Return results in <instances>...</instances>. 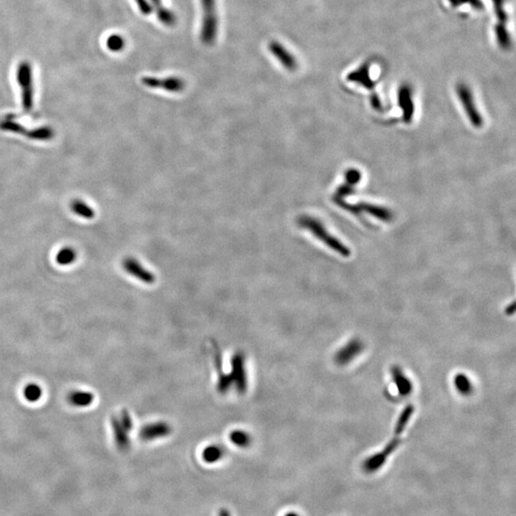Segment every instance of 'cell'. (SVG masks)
Here are the masks:
<instances>
[{
    "label": "cell",
    "instance_id": "83f0119b",
    "mask_svg": "<svg viewBox=\"0 0 516 516\" xmlns=\"http://www.w3.org/2000/svg\"><path fill=\"white\" fill-rule=\"evenodd\" d=\"M493 4H494V7H495V13L496 15H497V18H498V23L500 24H506V22L508 21V15H507V13L504 9V4H505V0H492Z\"/></svg>",
    "mask_w": 516,
    "mask_h": 516
},
{
    "label": "cell",
    "instance_id": "d6986e66",
    "mask_svg": "<svg viewBox=\"0 0 516 516\" xmlns=\"http://www.w3.org/2000/svg\"><path fill=\"white\" fill-rule=\"evenodd\" d=\"M225 451L223 447L217 445H212L206 447L202 453L203 461L206 464H215L217 462L220 461L221 459L224 457Z\"/></svg>",
    "mask_w": 516,
    "mask_h": 516
},
{
    "label": "cell",
    "instance_id": "52a82bcc",
    "mask_svg": "<svg viewBox=\"0 0 516 516\" xmlns=\"http://www.w3.org/2000/svg\"><path fill=\"white\" fill-rule=\"evenodd\" d=\"M143 84L152 89H162L169 93H179L185 89L186 83L183 79L177 77H168L165 79H159L153 77H145L142 80Z\"/></svg>",
    "mask_w": 516,
    "mask_h": 516
},
{
    "label": "cell",
    "instance_id": "3957f363",
    "mask_svg": "<svg viewBox=\"0 0 516 516\" xmlns=\"http://www.w3.org/2000/svg\"><path fill=\"white\" fill-rule=\"evenodd\" d=\"M111 427L118 448L122 451L127 450L130 447V432L133 428V421L128 410L123 409L119 415L113 416Z\"/></svg>",
    "mask_w": 516,
    "mask_h": 516
},
{
    "label": "cell",
    "instance_id": "44dd1931",
    "mask_svg": "<svg viewBox=\"0 0 516 516\" xmlns=\"http://www.w3.org/2000/svg\"><path fill=\"white\" fill-rule=\"evenodd\" d=\"M55 132L48 126H41L34 129H29L26 137L35 141H50L54 137Z\"/></svg>",
    "mask_w": 516,
    "mask_h": 516
},
{
    "label": "cell",
    "instance_id": "1f68e13d",
    "mask_svg": "<svg viewBox=\"0 0 516 516\" xmlns=\"http://www.w3.org/2000/svg\"><path fill=\"white\" fill-rule=\"evenodd\" d=\"M138 6L140 11L144 14H150L152 12V8L150 4L146 0H136Z\"/></svg>",
    "mask_w": 516,
    "mask_h": 516
},
{
    "label": "cell",
    "instance_id": "e0dca14e",
    "mask_svg": "<svg viewBox=\"0 0 516 516\" xmlns=\"http://www.w3.org/2000/svg\"><path fill=\"white\" fill-rule=\"evenodd\" d=\"M358 211H365V213L375 216L376 218L383 221H390L392 219V214L389 209L381 207V206H375L367 203H360L358 206H356Z\"/></svg>",
    "mask_w": 516,
    "mask_h": 516
},
{
    "label": "cell",
    "instance_id": "5bb4252c",
    "mask_svg": "<svg viewBox=\"0 0 516 516\" xmlns=\"http://www.w3.org/2000/svg\"><path fill=\"white\" fill-rule=\"evenodd\" d=\"M362 350V345L358 340H353L347 344L343 349L337 352L336 360L339 365H345L351 361L353 358Z\"/></svg>",
    "mask_w": 516,
    "mask_h": 516
},
{
    "label": "cell",
    "instance_id": "d4e9b609",
    "mask_svg": "<svg viewBox=\"0 0 516 516\" xmlns=\"http://www.w3.org/2000/svg\"><path fill=\"white\" fill-rule=\"evenodd\" d=\"M496 40L499 46L504 50H509L510 48V39L507 31V28L504 24L498 23L495 26Z\"/></svg>",
    "mask_w": 516,
    "mask_h": 516
},
{
    "label": "cell",
    "instance_id": "8fae6325",
    "mask_svg": "<svg viewBox=\"0 0 516 516\" xmlns=\"http://www.w3.org/2000/svg\"><path fill=\"white\" fill-rule=\"evenodd\" d=\"M269 51L275 59L289 71H295L297 68L296 58L283 46L280 42H271L268 45Z\"/></svg>",
    "mask_w": 516,
    "mask_h": 516
},
{
    "label": "cell",
    "instance_id": "f546056e",
    "mask_svg": "<svg viewBox=\"0 0 516 516\" xmlns=\"http://www.w3.org/2000/svg\"><path fill=\"white\" fill-rule=\"evenodd\" d=\"M449 2L453 7H458L462 4H470L472 7L477 10H482L484 7L481 0H449Z\"/></svg>",
    "mask_w": 516,
    "mask_h": 516
},
{
    "label": "cell",
    "instance_id": "d590c367",
    "mask_svg": "<svg viewBox=\"0 0 516 516\" xmlns=\"http://www.w3.org/2000/svg\"><path fill=\"white\" fill-rule=\"evenodd\" d=\"M284 516H300V515H299L298 513H296V512H295V511H289V512L285 513V514H284Z\"/></svg>",
    "mask_w": 516,
    "mask_h": 516
},
{
    "label": "cell",
    "instance_id": "4fadbf2b",
    "mask_svg": "<svg viewBox=\"0 0 516 516\" xmlns=\"http://www.w3.org/2000/svg\"><path fill=\"white\" fill-rule=\"evenodd\" d=\"M347 80L354 83H360L367 89H373L375 86V83L372 81L370 75H369V65L368 63L362 64L358 70L353 71L348 76Z\"/></svg>",
    "mask_w": 516,
    "mask_h": 516
},
{
    "label": "cell",
    "instance_id": "7402d4cb",
    "mask_svg": "<svg viewBox=\"0 0 516 516\" xmlns=\"http://www.w3.org/2000/svg\"><path fill=\"white\" fill-rule=\"evenodd\" d=\"M230 440L236 447L246 448L252 444V437L244 430H234L230 434Z\"/></svg>",
    "mask_w": 516,
    "mask_h": 516
},
{
    "label": "cell",
    "instance_id": "603a6c76",
    "mask_svg": "<svg viewBox=\"0 0 516 516\" xmlns=\"http://www.w3.org/2000/svg\"><path fill=\"white\" fill-rule=\"evenodd\" d=\"M413 412H414V406L412 405H408L404 409V411L402 412V414L399 415V419H398V422H397V425H396V427H395V435H396V437H398L399 434L404 432L406 425L408 424V422H409L411 416H412Z\"/></svg>",
    "mask_w": 516,
    "mask_h": 516
},
{
    "label": "cell",
    "instance_id": "4316f807",
    "mask_svg": "<svg viewBox=\"0 0 516 516\" xmlns=\"http://www.w3.org/2000/svg\"><path fill=\"white\" fill-rule=\"evenodd\" d=\"M454 384L457 390L463 395H469L472 392V385L464 374H458L455 377Z\"/></svg>",
    "mask_w": 516,
    "mask_h": 516
},
{
    "label": "cell",
    "instance_id": "4dcf8cb0",
    "mask_svg": "<svg viewBox=\"0 0 516 516\" xmlns=\"http://www.w3.org/2000/svg\"><path fill=\"white\" fill-rule=\"evenodd\" d=\"M360 180V173L358 170L352 169L346 173V181L349 185H355Z\"/></svg>",
    "mask_w": 516,
    "mask_h": 516
},
{
    "label": "cell",
    "instance_id": "277c9868",
    "mask_svg": "<svg viewBox=\"0 0 516 516\" xmlns=\"http://www.w3.org/2000/svg\"><path fill=\"white\" fill-rule=\"evenodd\" d=\"M16 80L21 88L22 106L25 112H30L34 105V88L32 68L28 62H22L18 65L16 72Z\"/></svg>",
    "mask_w": 516,
    "mask_h": 516
},
{
    "label": "cell",
    "instance_id": "7c38bea8",
    "mask_svg": "<svg viewBox=\"0 0 516 516\" xmlns=\"http://www.w3.org/2000/svg\"><path fill=\"white\" fill-rule=\"evenodd\" d=\"M398 100L400 109L404 113V121L406 123H410L414 114V103L412 101V93L408 85L400 86L398 93Z\"/></svg>",
    "mask_w": 516,
    "mask_h": 516
},
{
    "label": "cell",
    "instance_id": "9a60e30c",
    "mask_svg": "<svg viewBox=\"0 0 516 516\" xmlns=\"http://www.w3.org/2000/svg\"><path fill=\"white\" fill-rule=\"evenodd\" d=\"M391 371H392L393 379L398 388L399 395L404 397L409 395L412 391V385L410 380L406 378L405 374L398 366H393Z\"/></svg>",
    "mask_w": 516,
    "mask_h": 516
},
{
    "label": "cell",
    "instance_id": "7a4b0ae2",
    "mask_svg": "<svg viewBox=\"0 0 516 516\" xmlns=\"http://www.w3.org/2000/svg\"><path fill=\"white\" fill-rule=\"evenodd\" d=\"M200 1L203 10L200 37L203 43H205L206 45H212L216 40L219 26V20L216 11V1L215 0H200Z\"/></svg>",
    "mask_w": 516,
    "mask_h": 516
},
{
    "label": "cell",
    "instance_id": "d6a6232c",
    "mask_svg": "<svg viewBox=\"0 0 516 516\" xmlns=\"http://www.w3.org/2000/svg\"><path fill=\"white\" fill-rule=\"evenodd\" d=\"M371 103L375 109H377V110H380L381 109V103L379 102V99L376 95L372 97Z\"/></svg>",
    "mask_w": 516,
    "mask_h": 516
},
{
    "label": "cell",
    "instance_id": "e575fe53",
    "mask_svg": "<svg viewBox=\"0 0 516 516\" xmlns=\"http://www.w3.org/2000/svg\"><path fill=\"white\" fill-rule=\"evenodd\" d=\"M219 516H232V515H231V513H230V511H228L227 509H221L220 512H219Z\"/></svg>",
    "mask_w": 516,
    "mask_h": 516
},
{
    "label": "cell",
    "instance_id": "30bf717a",
    "mask_svg": "<svg viewBox=\"0 0 516 516\" xmlns=\"http://www.w3.org/2000/svg\"><path fill=\"white\" fill-rule=\"evenodd\" d=\"M171 431L172 428L169 424L165 422H156L142 427L139 432V437L141 440L145 442L158 440L167 437Z\"/></svg>",
    "mask_w": 516,
    "mask_h": 516
},
{
    "label": "cell",
    "instance_id": "2e32d148",
    "mask_svg": "<svg viewBox=\"0 0 516 516\" xmlns=\"http://www.w3.org/2000/svg\"><path fill=\"white\" fill-rule=\"evenodd\" d=\"M95 397L89 391H72L67 396V400L75 407H88L93 404Z\"/></svg>",
    "mask_w": 516,
    "mask_h": 516
},
{
    "label": "cell",
    "instance_id": "9c48e42d",
    "mask_svg": "<svg viewBox=\"0 0 516 516\" xmlns=\"http://www.w3.org/2000/svg\"><path fill=\"white\" fill-rule=\"evenodd\" d=\"M123 268L127 274H129L131 276L135 277L136 279L145 283V284L151 285L156 280V277H155L154 274L149 270L145 269V266L142 265L134 257L124 258V261H123Z\"/></svg>",
    "mask_w": 516,
    "mask_h": 516
},
{
    "label": "cell",
    "instance_id": "f1b7e54d",
    "mask_svg": "<svg viewBox=\"0 0 516 516\" xmlns=\"http://www.w3.org/2000/svg\"><path fill=\"white\" fill-rule=\"evenodd\" d=\"M124 41L122 36L114 34L111 35L107 40V47L112 51H120L124 48Z\"/></svg>",
    "mask_w": 516,
    "mask_h": 516
},
{
    "label": "cell",
    "instance_id": "ac0fdd59",
    "mask_svg": "<svg viewBox=\"0 0 516 516\" xmlns=\"http://www.w3.org/2000/svg\"><path fill=\"white\" fill-rule=\"evenodd\" d=\"M70 208L74 214L84 218V219H93L95 217V212L91 206L82 200H74L70 204Z\"/></svg>",
    "mask_w": 516,
    "mask_h": 516
},
{
    "label": "cell",
    "instance_id": "cb8c5ba5",
    "mask_svg": "<svg viewBox=\"0 0 516 516\" xmlns=\"http://www.w3.org/2000/svg\"><path fill=\"white\" fill-rule=\"evenodd\" d=\"M42 387L36 384H29L23 388V396L24 399L29 403H35L42 399Z\"/></svg>",
    "mask_w": 516,
    "mask_h": 516
},
{
    "label": "cell",
    "instance_id": "5b68a950",
    "mask_svg": "<svg viewBox=\"0 0 516 516\" xmlns=\"http://www.w3.org/2000/svg\"><path fill=\"white\" fill-rule=\"evenodd\" d=\"M245 356L242 352L235 353L232 358V372L228 374L233 386L239 394H244L248 389V378L245 365Z\"/></svg>",
    "mask_w": 516,
    "mask_h": 516
},
{
    "label": "cell",
    "instance_id": "484cf974",
    "mask_svg": "<svg viewBox=\"0 0 516 516\" xmlns=\"http://www.w3.org/2000/svg\"><path fill=\"white\" fill-rule=\"evenodd\" d=\"M0 129H2L3 131H8V132H12V133H14V134H21V135H23V136H27L28 130H29L27 128H25L22 124H18V123L13 121V120H4V121H1L0 122Z\"/></svg>",
    "mask_w": 516,
    "mask_h": 516
},
{
    "label": "cell",
    "instance_id": "ffe728a7",
    "mask_svg": "<svg viewBox=\"0 0 516 516\" xmlns=\"http://www.w3.org/2000/svg\"><path fill=\"white\" fill-rule=\"evenodd\" d=\"M77 252L73 248L64 247L55 255V262L61 266H68L76 261Z\"/></svg>",
    "mask_w": 516,
    "mask_h": 516
},
{
    "label": "cell",
    "instance_id": "8992f818",
    "mask_svg": "<svg viewBox=\"0 0 516 516\" xmlns=\"http://www.w3.org/2000/svg\"><path fill=\"white\" fill-rule=\"evenodd\" d=\"M457 94H458L459 100L463 104L471 124L474 127L480 128L483 125V118H482L480 112L476 108L474 99H473L471 91L468 89V87L466 84L461 83L457 86Z\"/></svg>",
    "mask_w": 516,
    "mask_h": 516
},
{
    "label": "cell",
    "instance_id": "ba28073f",
    "mask_svg": "<svg viewBox=\"0 0 516 516\" xmlns=\"http://www.w3.org/2000/svg\"><path fill=\"white\" fill-rule=\"evenodd\" d=\"M399 441L395 438L380 452L368 457L362 464V468L366 473H374L383 468L388 457L392 454L399 446Z\"/></svg>",
    "mask_w": 516,
    "mask_h": 516
},
{
    "label": "cell",
    "instance_id": "6da1fadb",
    "mask_svg": "<svg viewBox=\"0 0 516 516\" xmlns=\"http://www.w3.org/2000/svg\"><path fill=\"white\" fill-rule=\"evenodd\" d=\"M297 224L300 227L307 230L318 240L321 241L327 247L335 251L338 255L348 257L351 255L350 249L347 248L341 241L337 239L334 235L329 234L320 221L308 215L299 216Z\"/></svg>",
    "mask_w": 516,
    "mask_h": 516
},
{
    "label": "cell",
    "instance_id": "836d02e7",
    "mask_svg": "<svg viewBox=\"0 0 516 516\" xmlns=\"http://www.w3.org/2000/svg\"><path fill=\"white\" fill-rule=\"evenodd\" d=\"M514 312H515V306H514V302H512L510 304V305H509V306L507 307V309H506V314H507V315H509V316H512V315L514 314Z\"/></svg>",
    "mask_w": 516,
    "mask_h": 516
}]
</instances>
